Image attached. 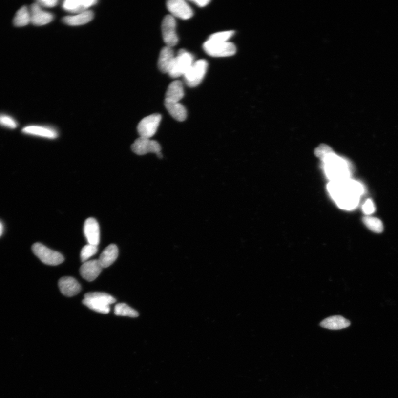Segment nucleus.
I'll list each match as a JSON object with an SVG mask.
<instances>
[{"label":"nucleus","instance_id":"obj_1","mask_svg":"<svg viewBox=\"0 0 398 398\" xmlns=\"http://www.w3.org/2000/svg\"><path fill=\"white\" fill-rule=\"evenodd\" d=\"M328 190L339 208L351 210L358 206L364 189L362 184L350 178L342 181L330 182Z\"/></svg>","mask_w":398,"mask_h":398},{"label":"nucleus","instance_id":"obj_2","mask_svg":"<svg viewBox=\"0 0 398 398\" xmlns=\"http://www.w3.org/2000/svg\"><path fill=\"white\" fill-rule=\"evenodd\" d=\"M321 160L325 173L330 182L342 181L350 178L351 166L345 159L333 151L325 155Z\"/></svg>","mask_w":398,"mask_h":398},{"label":"nucleus","instance_id":"obj_3","mask_svg":"<svg viewBox=\"0 0 398 398\" xmlns=\"http://www.w3.org/2000/svg\"><path fill=\"white\" fill-rule=\"evenodd\" d=\"M194 63V57L191 53L184 49L180 50L168 73L169 76L173 78L184 76Z\"/></svg>","mask_w":398,"mask_h":398},{"label":"nucleus","instance_id":"obj_4","mask_svg":"<svg viewBox=\"0 0 398 398\" xmlns=\"http://www.w3.org/2000/svg\"><path fill=\"white\" fill-rule=\"evenodd\" d=\"M32 249L36 256L45 265L57 266L64 261L62 254L49 249L41 243H36L32 246Z\"/></svg>","mask_w":398,"mask_h":398},{"label":"nucleus","instance_id":"obj_5","mask_svg":"<svg viewBox=\"0 0 398 398\" xmlns=\"http://www.w3.org/2000/svg\"><path fill=\"white\" fill-rule=\"evenodd\" d=\"M204 51L213 57H231L236 53L235 45L231 42H216L208 40L203 44Z\"/></svg>","mask_w":398,"mask_h":398},{"label":"nucleus","instance_id":"obj_6","mask_svg":"<svg viewBox=\"0 0 398 398\" xmlns=\"http://www.w3.org/2000/svg\"><path fill=\"white\" fill-rule=\"evenodd\" d=\"M208 64L207 61L200 60L194 63L185 75L184 80L187 85L190 87L198 86L207 73Z\"/></svg>","mask_w":398,"mask_h":398},{"label":"nucleus","instance_id":"obj_7","mask_svg":"<svg viewBox=\"0 0 398 398\" xmlns=\"http://www.w3.org/2000/svg\"><path fill=\"white\" fill-rule=\"evenodd\" d=\"M132 151L137 155H145L149 153L157 154L159 158H162L161 147L156 141L151 140L150 138L139 137L134 142L131 146Z\"/></svg>","mask_w":398,"mask_h":398},{"label":"nucleus","instance_id":"obj_8","mask_svg":"<svg viewBox=\"0 0 398 398\" xmlns=\"http://www.w3.org/2000/svg\"><path fill=\"white\" fill-rule=\"evenodd\" d=\"M161 120L162 116L158 114L150 115L142 119L137 127L140 137L150 139L156 134Z\"/></svg>","mask_w":398,"mask_h":398},{"label":"nucleus","instance_id":"obj_9","mask_svg":"<svg viewBox=\"0 0 398 398\" xmlns=\"http://www.w3.org/2000/svg\"><path fill=\"white\" fill-rule=\"evenodd\" d=\"M162 33L163 40L168 47L172 48L177 44L178 37L176 33V21L173 16L167 15L163 19Z\"/></svg>","mask_w":398,"mask_h":398},{"label":"nucleus","instance_id":"obj_10","mask_svg":"<svg viewBox=\"0 0 398 398\" xmlns=\"http://www.w3.org/2000/svg\"><path fill=\"white\" fill-rule=\"evenodd\" d=\"M168 10L172 16L183 20H188L194 15L193 11L184 0H169L167 3Z\"/></svg>","mask_w":398,"mask_h":398},{"label":"nucleus","instance_id":"obj_11","mask_svg":"<svg viewBox=\"0 0 398 398\" xmlns=\"http://www.w3.org/2000/svg\"><path fill=\"white\" fill-rule=\"evenodd\" d=\"M103 267L99 260L86 261L80 268L82 277L88 282H93L101 273Z\"/></svg>","mask_w":398,"mask_h":398},{"label":"nucleus","instance_id":"obj_12","mask_svg":"<svg viewBox=\"0 0 398 398\" xmlns=\"http://www.w3.org/2000/svg\"><path fill=\"white\" fill-rule=\"evenodd\" d=\"M31 22L35 26H41L52 21L54 16L49 12L42 9L37 2L31 6Z\"/></svg>","mask_w":398,"mask_h":398},{"label":"nucleus","instance_id":"obj_13","mask_svg":"<svg viewBox=\"0 0 398 398\" xmlns=\"http://www.w3.org/2000/svg\"><path fill=\"white\" fill-rule=\"evenodd\" d=\"M84 232L89 244L98 246L100 242V228L98 221L94 218H89L85 221Z\"/></svg>","mask_w":398,"mask_h":398},{"label":"nucleus","instance_id":"obj_14","mask_svg":"<svg viewBox=\"0 0 398 398\" xmlns=\"http://www.w3.org/2000/svg\"><path fill=\"white\" fill-rule=\"evenodd\" d=\"M58 286L62 294L68 297L76 295L81 291V285L76 279L70 276L61 278Z\"/></svg>","mask_w":398,"mask_h":398},{"label":"nucleus","instance_id":"obj_15","mask_svg":"<svg viewBox=\"0 0 398 398\" xmlns=\"http://www.w3.org/2000/svg\"><path fill=\"white\" fill-rule=\"evenodd\" d=\"M98 3L96 0H66L63 3V8L72 13L80 14L87 10Z\"/></svg>","mask_w":398,"mask_h":398},{"label":"nucleus","instance_id":"obj_16","mask_svg":"<svg viewBox=\"0 0 398 398\" xmlns=\"http://www.w3.org/2000/svg\"><path fill=\"white\" fill-rule=\"evenodd\" d=\"M174 54L172 48H163L159 54L158 62V68L163 73H169L174 61Z\"/></svg>","mask_w":398,"mask_h":398},{"label":"nucleus","instance_id":"obj_17","mask_svg":"<svg viewBox=\"0 0 398 398\" xmlns=\"http://www.w3.org/2000/svg\"><path fill=\"white\" fill-rule=\"evenodd\" d=\"M22 132L26 135L47 138L49 139H54L58 136L57 132L55 129L42 126H28L23 128Z\"/></svg>","mask_w":398,"mask_h":398},{"label":"nucleus","instance_id":"obj_18","mask_svg":"<svg viewBox=\"0 0 398 398\" xmlns=\"http://www.w3.org/2000/svg\"><path fill=\"white\" fill-rule=\"evenodd\" d=\"M93 18V12L87 10L74 16H65L63 19V22L69 26H77L90 22Z\"/></svg>","mask_w":398,"mask_h":398},{"label":"nucleus","instance_id":"obj_19","mask_svg":"<svg viewBox=\"0 0 398 398\" xmlns=\"http://www.w3.org/2000/svg\"><path fill=\"white\" fill-rule=\"evenodd\" d=\"M118 255L119 250L117 246L111 244L103 251L98 260L103 268H107L114 263Z\"/></svg>","mask_w":398,"mask_h":398},{"label":"nucleus","instance_id":"obj_20","mask_svg":"<svg viewBox=\"0 0 398 398\" xmlns=\"http://www.w3.org/2000/svg\"><path fill=\"white\" fill-rule=\"evenodd\" d=\"M184 95V92L182 83L179 81H175L171 83L168 87L165 101L179 102L183 98Z\"/></svg>","mask_w":398,"mask_h":398},{"label":"nucleus","instance_id":"obj_21","mask_svg":"<svg viewBox=\"0 0 398 398\" xmlns=\"http://www.w3.org/2000/svg\"><path fill=\"white\" fill-rule=\"evenodd\" d=\"M165 105L167 110L173 118L183 122L187 119V112L186 108L182 104L179 102H165Z\"/></svg>","mask_w":398,"mask_h":398},{"label":"nucleus","instance_id":"obj_22","mask_svg":"<svg viewBox=\"0 0 398 398\" xmlns=\"http://www.w3.org/2000/svg\"><path fill=\"white\" fill-rule=\"evenodd\" d=\"M320 325L322 328L330 330H340L347 328L350 325V322L341 316H335L322 321Z\"/></svg>","mask_w":398,"mask_h":398},{"label":"nucleus","instance_id":"obj_23","mask_svg":"<svg viewBox=\"0 0 398 398\" xmlns=\"http://www.w3.org/2000/svg\"><path fill=\"white\" fill-rule=\"evenodd\" d=\"M31 23V14L26 6H23L17 12L14 20L16 27H24Z\"/></svg>","mask_w":398,"mask_h":398},{"label":"nucleus","instance_id":"obj_24","mask_svg":"<svg viewBox=\"0 0 398 398\" xmlns=\"http://www.w3.org/2000/svg\"><path fill=\"white\" fill-rule=\"evenodd\" d=\"M83 304L93 311L102 314H108L110 311V305L105 304L100 301L84 298Z\"/></svg>","mask_w":398,"mask_h":398},{"label":"nucleus","instance_id":"obj_25","mask_svg":"<svg viewBox=\"0 0 398 398\" xmlns=\"http://www.w3.org/2000/svg\"><path fill=\"white\" fill-rule=\"evenodd\" d=\"M84 298L97 300L107 305H110L116 302V299L114 297L106 294V293L101 292L87 293L85 294Z\"/></svg>","mask_w":398,"mask_h":398},{"label":"nucleus","instance_id":"obj_26","mask_svg":"<svg viewBox=\"0 0 398 398\" xmlns=\"http://www.w3.org/2000/svg\"><path fill=\"white\" fill-rule=\"evenodd\" d=\"M363 223L367 227L375 233H381L383 230L382 222L377 218L366 216L363 218Z\"/></svg>","mask_w":398,"mask_h":398},{"label":"nucleus","instance_id":"obj_27","mask_svg":"<svg viewBox=\"0 0 398 398\" xmlns=\"http://www.w3.org/2000/svg\"><path fill=\"white\" fill-rule=\"evenodd\" d=\"M115 314L117 316L131 317H137L139 316V314L135 309L129 307L128 305L124 303L118 304L115 306Z\"/></svg>","mask_w":398,"mask_h":398},{"label":"nucleus","instance_id":"obj_28","mask_svg":"<svg viewBox=\"0 0 398 398\" xmlns=\"http://www.w3.org/2000/svg\"><path fill=\"white\" fill-rule=\"evenodd\" d=\"M234 33H235V32L234 31L217 32L209 37L208 40L216 42H227L228 41L231 39Z\"/></svg>","mask_w":398,"mask_h":398},{"label":"nucleus","instance_id":"obj_29","mask_svg":"<svg viewBox=\"0 0 398 398\" xmlns=\"http://www.w3.org/2000/svg\"><path fill=\"white\" fill-rule=\"evenodd\" d=\"M98 251V246L89 244L85 245L83 247L81 251V258L82 262L84 263L86 262L91 256L97 253Z\"/></svg>","mask_w":398,"mask_h":398},{"label":"nucleus","instance_id":"obj_30","mask_svg":"<svg viewBox=\"0 0 398 398\" xmlns=\"http://www.w3.org/2000/svg\"><path fill=\"white\" fill-rule=\"evenodd\" d=\"M0 125L10 129H15L18 127V123L9 115L0 114Z\"/></svg>","mask_w":398,"mask_h":398},{"label":"nucleus","instance_id":"obj_31","mask_svg":"<svg viewBox=\"0 0 398 398\" xmlns=\"http://www.w3.org/2000/svg\"><path fill=\"white\" fill-rule=\"evenodd\" d=\"M332 152H333V150L329 146L322 145L316 149L315 153L316 156L321 159L325 155Z\"/></svg>","mask_w":398,"mask_h":398},{"label":"nucleus","instance_id":"obj_32","mask_svg":"<svg viewBox=\"0 0 398 398\" xmlns=\"http://www.w3.org/2000/svg\"><path fill=\"white\" fill-rule=\"evenodd\" d=\"M363 211L365 214L370 215L375 211L374 203L370 199L367 200L362 207Z\"/></svg>","mask_w":398,"mask_h":398},{"label":"nucleus","instance_id":"obj_33","mask_svg":"<svg viewBox=\"0 0 398 398\" xmlns=\"http://www.w3.org/2000/svg\"><path fill=\"white\" fill-rule=\"evenodd\" d=\"M37 3L41 7H53L57 5L58 1L57 0H41Z\"/></svg>","mask_w":398,"mask_h":398},{"label":"nucleus","instance_id":"obj_34","mask_svg":"<svg viewBox=\"0 0 398 398\" xmlns=\"http://www.w3.org/2000/svg\"><path fill=\"white\" fill-rule=\"evenodd\" d=\"M191 2L195 3L196 5L200 7H204L208 5L210 2V0H194V1H191Z\"/></svg>","mask_w":398,"mask_h":398},{"label":"nucleus","instance_id":"obj_35","mask_svg":"<svg viewBox=\"0 0 398 398\" xmlns=\"http://www.w3.org/2000/svg\"><path fill=\"white\" fill-rule=\"evenodd\" d=\"M3 232V225L1 221H0V236H1Z\"/></svg>","mask_w":398,"mask_h":398}]
</instances>
